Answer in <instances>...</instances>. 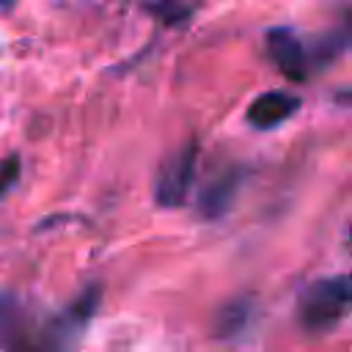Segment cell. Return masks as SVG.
I'll list each match as a JSON object with an SVG mask.
<instances>
[{"mask_svg":"<svg viewBox=\"0 0 352 352\" xmlns=\"http://www.w3.org/2000/svg\"><path fill=\"white\" fill-rule=\"evenodd\" d=\"M352 311V278L314 280L297 302L300 324L308 330H330Z\"/></svg>","mask_w":352,"mask_h":352,"instance_id":"6da1fadb","label":"cell"},{"mask_svg":"<svg viewBox=\"0 0 352 352\" xmlns=\"http://www.w3.org/2000/svg\"><path fill=\"white\" fill-rule=\"evenodd\" d=\"M195 160H198V146L192 140H187L184 146H179L165 157L154 182V198L160 206H182L187 201L195 176Z\"/></svg>","mask_w":352,"mask_h":352,"instance_id":"7a4b0ae2","label":"cell"},{"mask_svg":"<svg viewBox=\"0 0 352 352\" xmlns=\"http://www.w3.org/2000/svg\"><path fill=\"white\" fill-rule=\"evenodd\" d=\"M267 55L272 58V63L289 77V80H305L308 77V66H311V52L305 50V44L286 28H272L267 33Z\"/></svg>","mask_w":352,"mask_h":352,"instance_id":"3957f363","label":"cell"},{"mask_svg":"<svg viewBox=\"0 0 352 352\" xmlns=\"http://www.w3.org/2000/svg\"><path fill=\"white\" fill-rule=\"evenodd\" d=\"M300 107V99L289 91H267L261 96H256L248 107V124L256 129H272L278 124H283L286 118H292Z\"/></svg>","mask_w":352,"mask_h":352,"instance_id":"277c9868","label":"cell"},{"mask_svg":"<svg viewBox=\"0 0 352 352\" xmlns=\"http://www.w3.org/2000/svg\"><path fill=\"white\" fill-rule=\"evenodd\" d=\"M239 184H242V170H239V168L223 170L217 179H212V182L204 187V192H201V198H198V212H201L206 220L223 217V214L231 209V204H234V198H236V192H239Z\"/></svg>","mask_w":352,"mask_h":352,"instance_id":"5b68a950","label":"cell"},{"mask_svg":"<svg viewBox=\"0 0 352 352\" xmlns=\"http://www.w3.org/2000/svg\"><path fill=\"white\" fill-rule=\"evenodd\" d=\"M148 14H154L162 25H182L198 6V0H146Z\"/></svg>","mask_w":352,"mask_h":352,"instance_id":"8992f818","label":"cell"},{"mask_svg":"<svg viewBox=\"0 0 352 352\" xmlns=\"http://www.w3.org/2000/svg\"><path fill=\"white\" fill-rule=\"evenodd\" d=\"M19 170H22V160L16 154H8L3 162H0V195H6L16 179H19Z\"/></svg>","mask_w":352,"mask_h":352,"instance_id":"52a82bcc","label":"cell"}]
</instances>
